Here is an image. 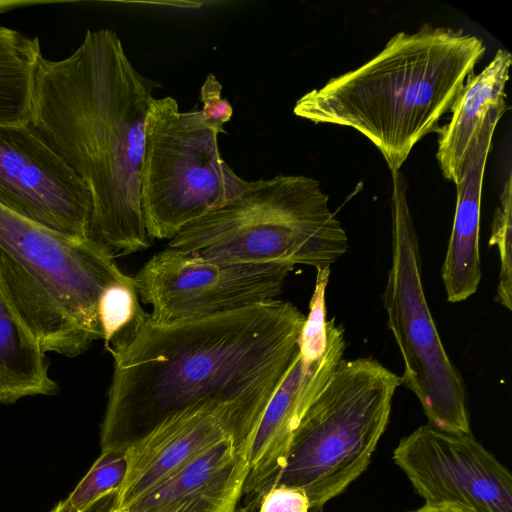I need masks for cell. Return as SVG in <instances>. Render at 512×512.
Wrapping results in <instances>:
<instances>
[{
	"instance_id": "cell-1",
	"label": "cell",
	"mask_w": 512,
	"mask_h": 512,
	"mask_svg": "<svg viewBox=\"0 0 512 512\" xmlns=\"http://www.w3.org/2000/svg\"><path fill=\"white\" fill-rule=\"evenodd\" d=\"M305 318L280 300L173 322L142 309L105 347L113 375L101 452H125L185 411L277 387L298 352Z\"/></svg>"
},
{
	"instance_id": "cell-2",
	"label": "cell",
	"mask_w": 512,
	"mask_h": 512,
	"mask_svg": "<svg viewBox=\"0 0 512 512\" xmlns=\"http://www.w3.org/2000/svg\"><path fill=\"white\" fill-rule=\"evenodd\" d=\"M160 84L139 72L111 29L87 30L61 60L41 57L30 124L87 186L91 238L126 255L149 248L140 196L146 117Z\"/></svg>"
},
{
	"instance_id": "cell-3",
	"label": "cell",
	"mask_w": 512,
	"mask_h": 512,
	"mask_svg": "<svg viewBox=\"0 0 512 512\" xmlns=\"http://www.w3.org/2000/svg\"><path fill=\"white\" fill-rule=\"evenodd\" d=\"M484 53L483 41L462 29L425 25L398 32L360 67L304 94L293 111L357 130L391 173L400 171L413 147L439 130Z\"/></svg>"
},
{
	"instance_id": "cell-4",
	"label": "cell",
	"mask_w": 512,
	"mask_h": 512,
	"mask_svg": "<svg viewBox=\"0 0 512 512\" xmlns=\"http://www.w3.org/2000/svg\"><path fill=\"white\" fill-rule=\"evenodd\" d=\"M130 283L133 276L94 239L65 235L0 204V287L44 353L76 357L103 340L101 294Z\"/></svg>"
},
{
	"instance_id": "cell-5",
	"label": "cell",
	"mask_w": 512,
	"mask_h": 512,
	"mask_svg": "<svg viewBox=\"0 0 512 512\" xmlns=\"http://www.w3.org/2000/svg\"><path fill=\"white\" fill-rule=\"evenodd\" d=\"M328 201L320 182L304 175L246 181L237 197L185 226L167 247L230 262L330 267L348 239Z\"/></svg>"
},
{
	"instance_id": "cell-6",
	"label": "cell",
	"mask_w": 512,
	"mask_h": 512,
	"mask_svg": "<svg viewBox=\"0 0 512 512\" xmlns=\"http://www.w3.org/2000/svg\"><path fill=\"white\" fill-rule=\"evenodd\" d=\"M399 385L371 357L342 359L302 416L274 486L302 489L310 511L322 512L367 469Z\"/></svg>"
},
{
	"instance_id": "cell-7",
	"label": "cell",
	"mask_w": 512,
	"mask_h": 512,
	"mask_svg": "<svg viewBox=\"0 0 512 512\" xmlns=\"http://www.w3.org/2000/svg\"><path fill=\"white\" fill-rule=\"evenodd\" d=\"M220 133L201 110L183 112L173 97L153 98L140 171L141 204L153 240L172 239L241 193L246 180L223 160Z\"/></svg>"
},
{
	"instance_id": "cell-8",
	"label": "cell",
	"mask_w": 512,
	"mask_h": 512,
	"mask_svg": "<svg viewBox=\"0 0 512 512\" xmlns=\"http://www.w3.org/2000/svg\"><path fill=\"white\" fill-rule=\"evenodd\" d=\"M400 171L392 173V255L383 303L404 361L401 384L418 398L428 424L471 433L466 389L430 313L421 277L416 229Z\"/></svg>"
},
{
	"instance_id": "cell-9",
	"label": "cell",
	"mask_w": 512,
	"mask_h": 512,
	"mask_svg": "<svg viewBox=\"0 0 512 512\" xmlns=\"http://www.w3.org/2000/svg\"><path fill=\"white\" fill-rule=\"evenodd\" d=\"M329 274L317 273L309 313L298 352L269 400L248 454L242 505L236 512H257L264 494L281 473L293 434L307 408L343 359L344 330L335 318L326 320L325 291Z\"/></svg>"
},
{
	"instance_id": "cell-10",
	"label": "cell",
	"mask_w": 512,
	"mask_h": 512,
	"mask_svg": "<svg viewBox=\"0 0 512 512\" xmlns=\"http://www.w3.org/2000/svg\"><path fill=\"white\" fill-rule=\"evenodd\" d=\"M293 266L230 262L166 248L133 276L151 318L173 322L207 317L276 300Z\"/></svg>"
},
{
	"instance_id": "cell-11",
	"label": "cell",
	"mask_w": 512,
	"mask_h": 512,
	"mask_svg": "<svg viewBox=\"0 0 512 512\" xmlns=\"http://www.w3.org/2000/svg\"><path fill=\"white\" fill-rule=\"evenodd\" d=\"M425 503H448L470 512H512V476L472 433L425 424L393 451Z\"/></svg>"
},
{
	"instance_id": "cell-12",
	"label": "cell",
	"mask_w": 512,
	"mask_h": 512,
	"mask_svg": "<svg viewBox=\"0 0 512 512\" xmlns=\"http://www.w3.org/2000/svg\"><path fill=\"white\" fill-rule=\"evenodd\" d=\"M0 204L65 235L91 238L87 186L30 122L0 126Z\"/></svg>"
},
{
	"instance_id": "cell-13",
	"label": "cell",
	"mask_w": 512,
	"mask_h": 512,
	"mask_svg": "<svg viewBox=\"0 0 512 512\" xmlns=\"http://www.w3.org/2000/svg\"><path fill=\"white\" fill-rule=\"evenodd\" d=\"M277 387L236 402L185 411L131 445L125 451L127 472L117 509L226 439L234 438L249 454L260 419Z\"/></svg>"
},
{
	"instance_id": "cell-14",
	"label": "cell",
	"mask_w": 512,
	"mask_h": 512,
	"mask_svg": "<svg viewBox=\"0 0 512 512\" xmlns=\"http://www.w3.org/2000/svg\"><path fill=\"white\" fill-rule=\"evenodd\" d=\"M247 472L248 452L229 438L115 512H236Z\"/></svg>"
},
{
	"instance_id": "cell-15",
	"label": "cell",
	"mask_w": 512,
	"mask_h": 512,
	"mask_svg": "<svg viewBox=\"0 0 512 512\" xmlns=\"http://www.w3.org/2000/svg\"><path fill=\"white\" fill-rule=\"evenodd\" d=\"M508 106L488 115L463 166L456 186V209L441 276L448 302L476 293L481 281L480 210L484 170L495 128Z\"/></svg>"
},
{
	"instance_id": "cell-16",
	"label": "cell",
	"mask_w": 512,
	"mask_h": 512,
	"mask_svg": "<svg viewBox=\"0 0 512 512\" xmlns=\"http://www.w3.org/2000/svg\"><path fill=\"white\" fill-rule=\"evenodd\" d=\"M511 64L510 52L499 49L479 74L469 76L450 109L449 122L437 131L436 158L443 177L455 185L488 115L507 105L505 88Z\"/></svg>"
},
{
	"instance_id": "cell-17",
	"label": "cell",
	"mask_w": 512,
	"mask_h": 512,
	"mask_svg": "<svg viewBox=\"0 0 512 512\" xmlns=\"http://www.w3.org/2000/svg\"><path fill=\"white\" fill-rule=\"evenodd\" d=\"M57 391L45 353L0 287V403L11 404L24 397L53 395Z\"/></svg>"
},
{
	"instance_id": "cell-18",
	"label": "cell",
	"mask_w": 512,
	"mask_h": 512,
	"mask_svg": "<svg viewBox=\"0 0 512 512\" xmlns=\"http://www.w3.org/2000/svg\"><path fill=\"white\" fill-rule=\"evenodd\" d=\"M37 36L0 26V126L30 120L36 70L42 57Z\"/></svg>"
},
{
	"instance_id": "cell-19",
	"label": "cell",
	"mask_w": 512,
	"mask_h": 512,
	"mask_svg": "<svg viewBox=\"0 0 512 512\" xmlns=\"http://www.w3.org/2000/svg\"><path fill=\"white\" fill-rule=\"evenodd\" d=\"M126 472L125 452H101L86 475L62 503L72 512H82L105 494L120 490Z\"/></svg>"
},
{
	"instance_id": "cell-20",
	"label": "cell",
	"mask_w": 512,
	"mask_h": 512,
	"mask_svg": "<svg viewBox=\"0 0 512 512\" xmlns=\"http://www.w3.org/2000/svg\"><path fill=\"white\" fill-rule=\"evenodd\" d=\"M511 174L508 175L496 210L490 245H496L500 256L499 284L496 301L508 310L512 309V265H511Z\"/></svg>"
},
{
	"instance_id": "cell-21",
	"label": "cell",
	"mask_w": 512,
	"mask_h": 512,
	"mask_svg": "<svg viewBox=\"0 0 512 512\" xmlns=\"http://www.w3.org/2000/svg\"><path fill=\"white\" fill-rule=\"evenodd\" d=\"M141 310L134 282L115 284L104 290L99 299L98 314L105 347L132 324Z\"/></svg>"
},
{
	"instance_id": "cell-22",
	"label": "cell",
	"mask_w": 512,
	"mask_h": 512,
	"mask_svg": "<svg viewBox=\"0 0 512 512\" xmlns=\"http://www.w3.org/2000/svg\"><path fill=\"white\" fill-rule=\"evenodd\" d=\"M201 112L209 123L225 132L224 124L231 120L233 109L222 97V85L213 73H209L200 89Z\"/></svg>"
},
{
	"instance_id": "cell-23",
	"label": "cell",
	"mask_w": 512,
	"mask_h": 512,
	"mask_svg": "<svg viewBox=\"0 0 512 512\" xmlns=\"http://www.w3.org/2000/svg\"><path fill=\"white\" fill-rule=\"evenodd\" d=\"M257 512H310V504L302 489L276 485L264 494Z\"/></svg>"
},
{
	"instance_id": "cell-24",
	"label": "cell",
	"mask_w": 512,
	"mask_h": 512,
	"mask_svg": "<svg viewBox=\"0 0 512 512\" xmlns=\"http://www.w3.org/2000/svg\"><path fill=\"white\" fill-rule=\"evenodd\" d=\"M119 489L113 490L92 503L82 512H115L118 507ZM51 512H72L59 502Z\"/></svg>"
},
{
	"instance_id": "cell-25",
	"label": "cell",
	"mask_w": 512,
	"mask_h": 512,
	"mask_svg": "<svg viewBox=\"0 0 512 512\" xmlns=\"http://www.w3.org/2000/svg\"><path fill=\"white\" fill-rule=\"evenodd\" d=\"M409 512H470L460 506L448 503H425L423 506L416 510Z\"/></svg>"
},
{
	"instance_id": "cell-26",
	"label": "cell",
	"mask_w": 512,
	"mask_h": 512,
	"mask_svg": "<svg viewBox=\"0 0 512 512\" xmlns=\"http://www.w3.org/2000/svg\"><path fill=\"white\" fill-rule=\"evenodd\" d=\"M39 1H23V0H0V14L10 10L21 8L24 6L41 4Z\"/></svg>"
}]
</instances>
